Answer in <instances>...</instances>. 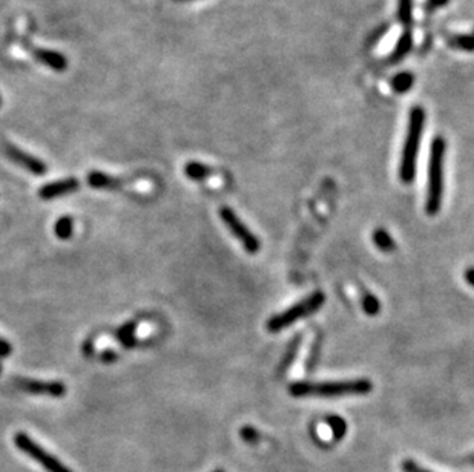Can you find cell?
Wrapping results in <instances>:
<instances>
[{"label": "cell", "mask_w": 474, "mask_h": 472, "mask_svg": "<svg viewBox=\"0 0 474 472\" xmlns=\"http://www.w3.org/2000/svg\"><path fill=\"white\" fill-rule=\"evenodd\" d=\"M373 384L368 379H348V381L331 382H295L288 386L293 397L335 399L344 396H360L372 393Z\"/></svg>", "instance_id": "6da1fadb"}, {"label": "cell", "mask_w": 474, "mask_h": 472, "mask_svg": "<svg viewBox=\"0 0 474 472\" xmlns=\"http://www.w3.org/2000/svg\"><path fill=\"white\" fill-rule=\"evenodd\" d=\"M425 126V111L420 106H415L410 111L407 135L404 141L403 153H400L399 164V180L404 184H411L416 178L418 155L420 149L422 132Z\"/></svg>", "instance_id": "7a4b0ae2"}, {"label": "cell", "mask_w": 474, "mask_h": 472, "mask_svg": "<svg viewBox=\"0 0 474 472\" xmlns=\"http://www.w3.org/2000/svg\"><path fill=\"white\" fill-rule=\"evenodd\" d=\"M445 152L447 143L444 137H436L431 143L430 163H428V184H427V198L425 212L435 217L442 209V200H444V169H445Z\"/></svg>", "instance_id": "3957f363"}, {"label": "cell", "mask_w": 474, "mask_h": 472, "mask_svg": "<svg viewBox=\"0 0 474 472\" xmlns=\"http://www.w3.org/2000/svg\"><path fill=\"white\" fill-rule=\"evenodd\" d=\"M326 302V294L323 292H315L311 296H307L306 299L300 301L298 304L288 307L287 310L283 313H278L272 316L267 321V330L272 333L283 332L286 328L293 325L296 321L304 319V317L316 313Z\"/></svg>", "instance_id": "277c9868"}, {"label": "cell", "mask_w": 474, "mask_h": 472, "mask_svg": "<svg viewBox=\"0 0 474 472\" xmlns=\"http://www.w3.org/2000/svg\"><path fill=\"white\" fill-rule=\"evenodd\" d=\"M14 443L22 453H25L34 461H37L39 465H42L48 472H72L69 468L61 463L59 458H56L53 454H49L48 451H45L25 433H17L14 437Z\"/></svg>", "instance_id": "5b68a950"}, {"label": "cell", "mask_w": 474, "mask_h": 472, "mask_svg": "<svg viewBox=\"0 0 474 472\" xmlns=\"http://www.w3.org/2000/svg\"><path fill=\"white\" fill-rule=\"evenodd\" d=\"M220 217H221L223 222L226 224V227H228L233 233L235 238L241 242V245L246 249L247 253L256 255L260 252L261 242L258 240V236L252 233V230L240 220V217L233 212V209L221 207Z\"/></svg>", "instance_id": "8992f818"}, {"label": "cell", "mask_w": 474, "mask_h": 472, "mask_svg": "<svg viewBox=\"0 0 474 472\" xmlns=\"http://www.w3.org/2000/svg\"><path fill=\"white\" fill-rule=\"evenodd\" d=\"M2 152L6 158L16 163L17 166L26 169L28 172L34 173V175H44L48 169L46 164L42 160L29 155V153H26L25 150L11 145V143H2Z\"/></svg>", "instance_id": "52a82bcc"}, {"label": "cell", "mask_w": 474, "mask_h": 472, "mask_svg": "<svg viewBox=\"0 0 474 472\" xmlns=\"http://www.w3.org/2000/svg\"><path fill=\"white\" fill-rule=\"evenodd\" d=\"M16 386L29 394H42L51 397H61L66 393V385L57 381H33V379H17Z\"/></svg>", "instance_id": "ba28073f"}, {"label": "cell", "mask_w": 474, "mask_h": 472, "mask_svg": "<svg viewBox=\"0 0 474 472\" xmlns=\"http://www.w3.org/2000/svg\"><path fill=\"white\" fill-rule=\"evenodd\" d=\"M80 188V183L76 178H66V180H60L45 184V186L40 188L39 190V197L44 200H53L57 197H64V195L77 192Z\"/></svg>", "instance_id": "9c48e42d"}, {"label": "cell", "mask_w": 474, "mask_h": 472, "mask_svg": "<svg viewBox=\"0 0 474 472\" xmlns=\"http://www.w3.org/2000/svg\"><path fill=\"white\" fill-rule=\"evenodd\" d=\"M34 56L40 61V63H44L48 68L57 71V73H64V71H66V68H68L66 57L61 53H57V51L36 49Z\"/></svg>", "instance_id": "30bf717a"}, {"label": "cell", "mask_w": 474, "mask_h": 472, "mask_svg": "<svg viewBox=\"0 0 474 472\" xmlns=\"http://www.w3.org/2000/svg\"><path fill=\"white\" fill-rule=\"evenodd\" d=\"M125 183H126L125 180L106 175V173H103V172H91L88 175V184L91 188H96V189L116 190V189L121 188Z\"/></svg>", "instance_id": "8fae6325"}, {"label": "cell", "mask_w": 474, "mask_h": 472, "mask_svg": "<svg viewBox=\"0 0 474 472\" xmlns=\"http://www.w3.org/2000/svg\"><path fill=\"white\" fill-rule=\"evenodd\" d=\"M411 48H413V36H411V33L407 29L405 33L399 37L398 43H396L395 49L391 51V54L388 56L387 61L388 63H399V61H403L408 56Z\"/></svg>", "instance_id": "7c38bea8"}, {"label": "cell", "mask_w": 474, "mask_h": 472, "mask_svg": "<svg viewBox=\"0 0 474 472\" xmlns=\"http://www.w3.org/2000/svg\"><path fill=\"white\" fill-rule=\"evenodd\" d=\"M184 173L192 181H204L212 175V169L198 161H189L184 168Z\"/></svg>", "instance_id": "4fadbf2b"}, {"label": "cell", "mask_w": 474, "mask_h": 472, "mask_svg": "<svg viewBox=\"0 0 474 472\" xmlns=\"http://www.w3.org/2000/svg\"><path fill=\"white\" fill-rule=\"evenodd\" d=\"M300 345H301V334H296L293 337V341L288 344L287 347V350H286V354L284 357L281 359V364H280V368H278V373L280 374H284L286 373V369L291 366L295 361V357L298 354V350H300Z\"/></svg>", "instance_id": "5bb4252c"}, {"label": "cell", "mask_w": 474, "mask_h": 472, "mask_svg": "<svg viewBox=\"0 0 474 472\" xmlns=\"http://www.w3.org/2000/svg\"><path fill=\"white\" fill-rule=\"evenodd\" d=\"M415 85V76L411 73H399L393 78H391V88L396 92V94H407V92L413 88Z\"/></svg>", "instance_id": "9a60e30c"}, {"label": "cell", "mask_w": 474, "mask_h": 472, "mask_svg": "<svg viewBox=\"0 0 474 472\" xmlns=\"http://www.w3.org/2000/svg\"><path fill=\"white\" fill-rule=\"evenodd\" d=\"M398 20L410 29L413 24V0H398Z\"/></svg>", "instance_id": "2e32d148"}, {"label": "cell", "mask_w": 474, "mask_h": 472, "mask_svg": "<svg viewBox=\"0 0 474 472\" xmlns=\"http://www.w3.org/2000/svg\"><path fill=\"white\" fill-rule=\"evenodd\" d=\"M448 45L465 53H474V36L471 34H455L448 39Z\"/></svg>", "instance_id": "e0dca14e"}, {"label": "cell", "mask_w": 474, "mask_h": 472, "mask_svg": "<svg viewBox=\"0 0 474 472\" xmlns=\"http://www.w3.org/2000/svg\"><path fill=\"white\" fill-rule=\"evenodd\" d=\"M373 242L376 247L383 252H393L396 249L395 240L391 238V235L384 229H378L373 232Z\"/></svg>", "instance_id": "ac0fdd59"}, {"label": "cell", "mask_w": 474, "mask_h": 472, "mask_svg": "<svg viewBox=\"0 0 474 472\" xmlns=\"http://www.w3.org/2000/svg\"><path fill=\"white\" fill-rule=\"evenodd\" d=\"M136 328L137 325L133 322H128L126 325H123L117 332V339L125 347L136 345Z\"/></svg>", "instance_id": "d6986e66"}, {"label": "cell", "mask_w": 474, "mask_h": 472, "mask_svg": "<svg viewBox=\"0 0 474 472\" xmlns=\"http://www.w3.org/2000/svg\"><path fill=\"white\" fill-rule=\"evenodd\" d=\"M54 232L60 240H69L72 232H74V220L71 217L60 218L54 225Z\"/></svg>", "instance_id": "ffe728a7"}, {"label": "cell", "mask_w": 474, "mask_h": 472, "mask_svg": "<svg viewBox=\"0 0 474 472\" xmlns=\"http://www.w3.org/2000/svg\"><path fill=\"white\" fill-rule=\"evenodd\" d=\"M327 425L332 428V434L336 440L339 438H343L344 434H346V431H347V425L344 422V419L343 417H339V416H331V417H327Z\"/></svg>", "instance_id": "44dd1931"}, {"label": "cell", "mask_w": 474, "mask_h": 472, "mask_svg": "<svg viewBox=\"0 0 474 472\" xmlns=\"http://www.w3.org/2000/svg\"><path fill=\"white\" fill-rule=\"evenodd\" d=\"M363 309L368 316H376L380 312V302L372 293H365L363 296Z\"/></svg>", "instance_id": "7402d4cb"}, {"label": "cell", "mask_w": 474, "mask_h": 472, "mask_svg": "<svg viewBox=\"0 0 474 472\" xmlns=\"http://www.w3.org/2000/svg\"><path fill=\"white\" fill-rule=\"evenodd\" d=\"M240 433H241V438L246 440L247 443H255L260 440V433L252 426H244Z\"/></svg>", "instance_id": "603a6c76"}, {"label": "cell", "mask_w": 474, "mask_h": 472, "mask_svg": "<svg viewBox=\"0 0 474 472\" xmlns=\"http://www.w3.org/2000/svg\"><path fill=\"white\" fill-rule=\"evenodd\" d=\"M450 0H425L424 2V11L425 13H435L438 9L448 5Z\"/></svg>", "instance_id": "cb8c5ba5"}, {"label": "cell", "mask_w": 474, "mask_h": 472, "mask_svg": "<svg viewBox=\"0 0 474 472\" xmlns=\"http://www.w3.org/2000/svg\"><path fill=\"white\" fill-rule=\"evenodd\" d=\"M403 471L404 472H431L428 469H424L422 466H419L418 463H415L413 460H405L403 463Z\"/></svg>", "instance_id": "d4e9b609"}, {"label": "cell", "mask_w": 474, "mask_h": 472, "mask_svg": "<svg viewBox=\"0 0 474 472\" xmlns=\"http://www.w3.org/2000/svg\"><path fill=\"white\" fill-rule=\"evenodd\" d=\"M13 352V347L9 342H6L5 339H2V337H0V357H6L11 354Z\"/></svg>", "instance_id": "484cf974"}, {"label": "cell", "mask_w": 474, "mask_h": 472, "mask_svg": "<svg viewBox=\"0 0 474 472\" xmlns=\"http://www.w3.org/2000/svg\"><path fill=\"white\" fill-rule=\"evenodd\" d=\"M463 276H465V281L474 289V267H470V269H467L465 275H463Z\"/></svg>", "instance_id": "4316f807"}, {"label": "cell", "mask_w": 474, "mask_h": 472, "mask_svg": "<svg viewBox=\"0 0 474 472\" xmlns=\"http://www.w3.org/2000/svg\"><path fill=\"white\" fill-rule=\"evenodd\" d=\"M103 357V361H105V362H114L116 361V353H112V352H108V353H105V354H103L101 356Z\"/></svg>", "instance_id": "83f0119b"}, {"label": "cell", "mask_w": 474, "mask_h": 472, "mask_svg": "<svg viewBox=\"0 0 474 472\" xmlns=\"http://www.w3.org/2000/svg\"><path fill=\"white\" fill-rule=\"evenodd\" d=\"M467 461H468V463H471V465H474V454H471L468 458H467Z\"/></svg>", "instance_id": "f1b7e54d"}, {"label": "cell", "mask_w": 474, "mask_h": 472, "mask_svg": "<svg viewBox=\"0 0 474 472\" xmlns=\"http://www.w3.org/2000/svg\"><path fill=\"white\" fill-rule=\"evenodd\" d=\"M175 2H192V0H175Z\"/></svg>", "instance_id": "f546056e"}, {"label": "cell", "mask_w": 474, "mask_h": 472, "mask_svg": "<svg viewBox=\"0 0 474 472\" xmlns=\"http://www.w3.org/2000/svg\"><path fill=\"white\" fill-rule=\"evenodd\" d=\"M213 472H224V471H223V469H215Z\"/></svg>", "instance_id": "4dcf8cb0"}, {"label": "cell", "mask_w": 474, "mask_h": 472, "mask_svg": "<svg viewBox=\"0 0 474 472\" xmlns=\"http://www.w3.org/2000/svg\"><path fill=\"white\" fill-rule=\"evenodd\" d=\"M0 103H2V98H0Z\"/></svg>", "instance_id": "1f68e13d"}]
</instances>
